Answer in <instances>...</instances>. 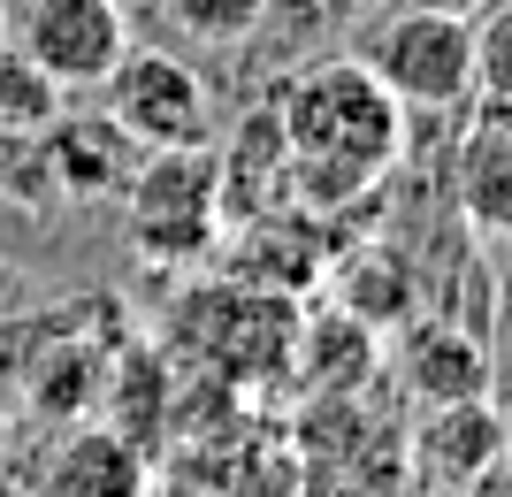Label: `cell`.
Returning <instances> with one entry per match:
<instances>
[{"mask_svg":"<svg viewBox=\"0 0 512 497\" xmlns=\"http://www.w3.org/2000/svg\"><path fill=\"white\" fill-rule=\"evenodd\" d=\"M268 100H276V123H283L291 207H306V215L360 207V199L398 169V153H406V108H398L352 54L283 77Z\"/></svg>","mask_w":512,"mask_h":497,"instance_id":"cell-1","label":"cell"},{"mask_svg":"<svg viewBox=\"0 0 512 497\" xmlns=\"http://www.w3.org/2000/svg\"><path fill=\"white\" fill-rule=\"evenodd\" d=\"M123 238L130 253L176 276L222 245V184H214V146H161L138 153L123 192Z\"/></svg>","mask_w":512,"mask_h":497,"instance_id":"cell-2","label":"cell"},{"mask_svg":"<svg viewBox=\"0 0 512 497\" xmlns=\"http://www.w3.org/2000/svg\"><path fill=\"white\" fill-rule=\"evenodd\" d=\"M352 62L398 100V108H467L474 100V23L444 8H398L367 23Z\"/></svg>","mask_w":512,"mask_h":497,"instance_id":"cell-3","label":"cell"},{"mask_svg":"<svg viewBox=\"0 0 512 497\" xmlns=\"http://www.w3.org/2000/svg\"><path fill=\"white\" fill-rule=\"evenodd\" d=\"M100 115L123 130L138 153L161 146H214V85L192 69V54H169V46H138L100 85Z\"/></svg>","mask_w":512,"mask_h":497,"instance_id":"cell-4","label":"cell"},{"mask_svg":"<svg viewBox=\"0 0 512 497\" xmlns=\"http://www.w3.org/2000/svg\"><path fill=\"white\" fill-rule=\"evenodd\" d=\"M16 46L62 92H100L107 69L130 54V16H123V0H23Z\"/></svg>","mask_w":512,"mask_h":497,"instance_id":"cell-5","label":"cell"},{"mask_svg":"<svg viewBox=\"0 0 512 497\" xmlns=\"http://www.w3.org/2000/svg\"><path fill=\"white\" fill-rule=\"evenodd\" d=\"M390 375L413 406H467L490 398V345L451 314H413L390 337Z\"/></svg>","mask_w":512,"mask_h":497,"instance_id":"cell-6","label":"cell"},{"mask_svg":"<svg viewBox=\"0 0 512 497\" xmlns=\"http://www.w3.org/2000/svg\"><path fill=\"white\" fill-rule=\"evenodd\" d=\"M107 360L115 345L85 337L77 322H54L39 329V352L16 360V406L46 429H69V421H92L100 413V390H107Z\"/></svg>","mask_w":512,"mask_h":497,"instance_id":"cell-7","label":"cell"},{"mask_svg":"<svg viewBox=\"0 0 512 497\" xmlns=\"http://www.w3.org/2000/svg\"><path fill=\"white\" fill-rule=\"evenodd\" d=\"M31 497H153V452H138L130 436H115L107 421H69L46 444Z\"/></svg>","mask_w":512,"mask_h":497,"instance_id":"cell-8","label":"cell"},{"mask_svg":"<svg viewBox=\"0 0 512 497\" xmlns=\"http://www.w3.org/2000/svg\"><path fill=\"white\" fill-rule=\"evenodd\" d=\"M413 475L428 490H474V482L497 475V459H505V421H497L490 398H467V406H421L413 421Z\"/></svg>","mask_w":512,"mask_h":497,"instance_id":"cell-9","label":"cell"},{"mask_svg":"<svg viewBox=\"0 0 512 497\" xmlns=\"http://www.w3.org/2000/svg\"><path fill=\"white\" fill-rule=\"evenodd\" d=\"M39 169L69 199H115L130 184V169H138V146L100 108H62L39 130Z\"/></svg>","mask_w":512,"mask_h":497,"instance_id":"cell-10","label":"cell"},{"mask_svg":"<svg viewBox=\"0 0 512 497\" xmlns=\"http://www.w3.org/2000/svg\"><path fill=\"white\" fill-rule=\"evenodd\" d=\"M214 184H222V230L291 207V161H283L276 100H260V108L237 123L230 146H214Z\"/></svg>","mask_w":512,"mask_h":497,"instance_id":"cell-11","label":"cell"},{"mask_svg":"<svg viewBox=\"0 0 512 497\" xmlns=\"http://www.w3.org/2000/svg\"><path fill=\"white\" fill-rule=\"evenodd\" d=\"M451 199L474 238H505L512 230V108H482L451 153Z\"/></svg>","mask_w":512,"mask_h":497,"instance_id":"cell-12","label":"cell"},{"mask_svg":"<svg viewBox=\"0 0 512 497\" xmlns=\"http://www.w3.org/2000/svg\"><path fill=\"white\" fill-rule=\"evenodd\" d=\"M299 345H321V360L306 352V383H314V398H352V390L375 375V360H383L375 329H367L360 314H344V306H321L314 322H299Z\"/></svg>","mask_w":512,"mask_h":497,"instance_id":"cell-13","label":"cell"},{"mask_svg":"<svg viewBox=\"0 0 512 497\" xmlns=\"http://www.w3.org/2000/svg\"><path fill=\"white\" fill-rule=\"evenodd\" d=\"M413 268L390 245H375V253H352L337 268V299L329 306H344V314H360L367 329H398V322H413Z\"/></svg>","mask_w":512,"mask_h":497,"instance_id":"cell-14","label":"cell"},{"mask_svg":"<svg viewBox=\"0 0 512 497\" xmlns=\"http://www.w3.org/2000/svg\"><path fill=\"white\" fill-rule=\"evenodd\" d=\"M62 108H69V92L54 85L23 46H0V130H8V138H39Z\"/></svg>","mask_w":512,"mask_h":497,"instance_id":"cell-15","label":"cell"},{"mask_svg":"<svg viewBox=\"0 0 512 497\" xmlns=\"http://www.w3.org/2000/svg\"><path fill=\"white\" fill-rule=\"evenodd\" d=\"M161 16L192 46H245L268 16V0H161Z\"/></svg>","mask_w":512,"mask_h":497,"instance_id":"cell-16","label":"cell"},{"mask_svg":"<svg viewBox=\"0 0 512 497\" xmlns=\"http://www.w3.org/2000/svg\"><path fill=\"white\" fill-rule=\"evenodd\" d=\"M467 23H474V92L490 108H512V0H482Z\"/></svg>","mask_w":512,"mask_h":497,"instance_id":"cell-17","label":"cell"},{"mask_svg":"<svg viewBox=\"0 0 512 497\" xmlns=\"http://www.w3.org/2000/svg\"><path fill=\"white\" fill-rule=\"evenodd\" d=\"M497 299H505V314H512V230L497 238Z\"/></svg>","mask_w":512,"mask_h":497,"instance_id":"cell-18","label":"cell"},{"mask_svg":"<svg viewBox=\"0 0 512 497\" xmlns=\"http://www.w3.org/2000/svg\"><path fill=\"white\" fill-rule=\"evenodd\" d=\"M406 8H444V16H474L482 0H406Z\"/></svg>","mask_w":512,"mask_h":497,"instance_id":"cell-19","label":"cell"},{"mask_svg":"<svg viewBox=\"0 0 512 497\" xmlns=\"http://www.w3.org/2000/svg\"><path fill=\"white\" fill-rule=\"evenodd\" d=\"M0 497H31V482H23L16 467H8V459H0Z\"/></svg>","mask_w":512,"mask_h":497,"instance_id":"cell-20","label":"cell"},{"mask_svg":"<svg viewBox=\"0 0 512 497\" xmlns=\"http://www.w3.org/2000/svg\"><path fill=\"white\" fill-rule=\"evenodd\" d=\"M0 459H8V421H0Z\"/></svg>","mask_w":512,"mask_h":497,"instance_id":"cell-21","label":"cell"}]
</instances>
